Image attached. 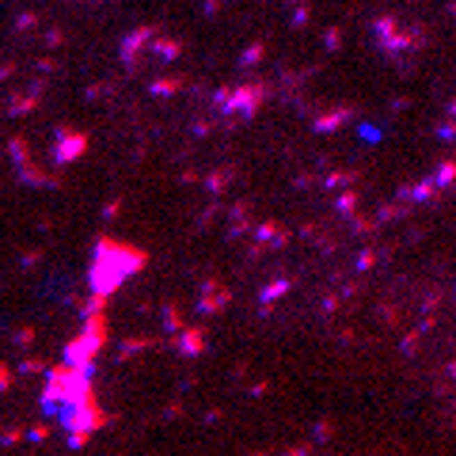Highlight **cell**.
Masks as SVG:
<instances>
[{
  "mask_svg": "<svg viewBox=\"0 0 456 456\" xmlns=\"http://www.w3.org/2000/svg\"><path fill=\"white\" fill-rule=\"evenodd\" d=\"M346 118H350V111H346V107H339L335 114H320V118H316V129H323V133H331V129H339Z\"/></svg>",
  "mask_w": 456,
  "mask_h": 456,
  "instance_id": "cell-1",
  "label": "cell"
},
{
  "mask_svg": "<svg viewBox=\"0 0 456 456\" xmlns=\"http://www.w3.org/2000/svg\"><path fill=\"white\" fill-rule=\"evenodd\" d=\"M289 289H293V285H289V278H278V282H270V285H266V289L259 293V297H263V304H274V300H278V297H285Z\"/></svg>",
  "mask_w": 456,
  "mask_h": 456,
  "instance_id": "cell-2",
  "label": "cell"
},
{
  "mask_svg": "<svg viewBox=\"0 0 456 456\" xmlns=\"http://www.w3.org/2000/svg\"><path fill=\"white\" fill-rule=\"evenodd\" d=\"M202 342L206 339H202L198 327H194V331H186V335L179 339V350H183V354H202Z\"/></svg>",
  "mask_w": 456,
  "mask_h": 456,
  "instance_id": "cell-3",
  "label": "cell"
},
{
  "mask_svg": "<svg viewBox=\"0 0 456 456\" xmlns=\"http://www.w3.org/2000/svg\"><path fill=\"white\" fill-rule=\"evenodd\" d=\"M331 437H335V426H331L327 418H320V422L312 426V445H327Z\"/></svg>",
  "mask_w": 456,
  "mask_h": 456,
  "instance_id": "cell-4",
  "label": "cell"
},
{
  "mask_svg": "<svg viewBox=\"0 0 456 456\" xmlns=\"http://www.w3.org/2000/svg\"><path fill=\"white\" fill-rule=\"evenodd\" d=\"M453 179H456V164L449 160V164H441V168H437V175H434V186H449Z\"/></svg>",
  "mask_w": 456,
  "mask_h": 456,
  "instance_id": "cell-5",
  "label": "cell"
},
{
  "mask_svg": "<svg viewBox=\"0 0 456 456\" xmlns=\"http://www.w3.org/2000/svg\"><path fill=\"white\" fill-rule=\"evenodd\" d=\"M418 339H422V331H411V335H403V342H399V350H403L407 357H414V354H418Z\"/></svg>",
  "mask_w": 456,
  "mask_h": 456,
  "instance_id": "cell-6",
  "label": "cell"
},
{
  "mask_svg": "<svg viewBox=\"0 0 456 456\" xmlns=\"http://www.w3.org/2000/svg\"><path fill=\"white\" fill-rule=\"evenodd\" d=\"M354 209H357V194H354V190H346V194L339 198V213L354 217Z\"/></svg>",
  "mask_w": 456,
  "mask_h": 456,
  "instance_id": "cell-7",
  "label": "cell"
},
{
  "mask_svg": "<svg viewBox=\"0 0 456 456\" xmlns=\"http://www.w3.org/2000/svg\"><path fill=\"white\" fill-rule=\"evenodd\" d=\"M377 251H361V255H357V270H373V266H377Z\"/></svg>",
  "mask_w": 456,
  "mask_h": 456,
  "instance_id": "cell-8",
  "label": "cell"
},
{
  "mask_svg": "<svg viewBox=\"0 0 456 456\" xmlns=\"http://www.w3.org/2000/svg\"><path fill=\"white\" fill-rule=\"evenodd\" d=\"M346 183H354V171H335L327 179V186H346Z\"/></svg>",
  "mask_w": 456,
  "mask_h": 456,
  "instance_id": "cell-9",
  "label": "cell"
},
{
  "mask_svg": "<svg viewBox=\"0 0 456 456\" xmlns=\"http://www.w3.org/2000/svg\"><path fill=\"white\" fill-rule=\"evenodd\" d=\"M282 456H312V441H304V445H293V449H285Z\"/></svg>",
  "mask_w": 456,
  "mask_h": 456,
  "instance_id": "cell-10",
  "label": "cell"
},
{
  "mask_svg": "<svg viewBox=\"0 0 456 456\" xmlns=\"http://www.w3.org/2000/svg\"><path fill=\"white\" fill-rule=\"evenodd\" d=\"M320 308H323V312L331 316V312H335V308H339V297H335V293H327V297H323V304H320Z\"/></svg>",
  "mask_w": 456,
  "mask_h": 456,
  "instance_id": "cell-11",
  "label": "cell"
},
{
  "mask_svg": "<svg viewBox=\"0 0 456 456\" xmlns=\"http://www.w3.org/2000/svg\"><path fill=\"white\" fill-rule=\"evenodd\" d=\"M354 232H373V221H354Z\"/></svg>",
  "mask_w": 456,
  "mask_h": 456,
  "instance_id": "cell-12",
  "label": "cell"
},
{
  "mask_svg": "<svg viewBox=\"0 0 456 456\" xmlns=\"http://www.w3.org/2000/svg\"><path fill=\"white\" fill-rule=\"evenodd\" d=\"M445 373H449V380H456V361H449V369Z\"/></svg>",
  "mask_w": 456,
  "mask_h": 456,
  "instance_id": "cell-13",
  "label": "cell"
}]
</instances>
